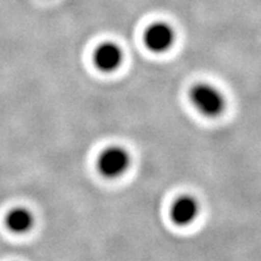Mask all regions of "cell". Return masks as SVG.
I'll return each instance as SVG.
<instances>
[{
    "label": "cell",
    "mask_w": 261,
    "mask_h": 261,
    "mask_svg": "<svg viewBox=\"0 0 261 261\" xmlns=\"http://www.w3.org/2000/svg\"><path fill=\"white\" fill-rule=\"evenodd\" d=\"M5 224L14 233H25L34 225V217L27 208L17 207L9 212L5 218Z\"/></svg>",
    "instance_id": "8992f818"
},
{
    "label": "cell",
    "mask_w": 261,
    "mask_h": 261,
    "mask_svg": "<svg viewBox=\"0 0 261 261\" xmlns=\"http://www.w3.org/2000/svg\"><path fill=\"white\" fill-rule=\"evenodd\" d=\"M200 212L198 202L192 196H180L173 202L171 218L177 225H189L197 218Z\"/></svg>",
    "instance_id": "5b68a950"
},
{
    "label": "cell",
    "mask_w": 261,
    "mask_h": 261,
    "mask_svg": "<svg viewBox=\"0 0 261 261\" xmlns=\"http://www.w3.org/2000/svg\"><path fill=\"white\" fill-rule=\"evenodd\" d=\"M129 154L121 146H110L98 159V171L106 178H117L129 167Z\"/></svg>",
    "instance_id": "7a4b0ae2"
},
{
    "label": "cell",
    "mask_w": 261,
    "mask_h": 261,
    "mask_svg": "<svg viewBox=\"0 0 261 261\" xmlns=\"http://www.w3.org/2000/svg\"><path fill=\"white\" fill-rule=\"evenodd\" d=\"M175 41V33L166 22H156L149 25L144 34V42L150 51L156 54L168 51Z\"/></svg>",
    "instance_id": "3957f363"
},
{
    "label": "cell",
    "mask_w": 261,
    "mask_h": 261,
    "mask_svg": "<svg viewBox=\"0 0 261 261\" xmlns=\"http://www.w3.org/2000/svg\"><path fill=\"white\" fill-rule=\"evenodd\" d=\"M190 99L198 112L205 116L215 117L225 109V98L210 84L195 85L190 91Z\"/></svg>",
    "instance_id": "6da1fadb"
},
{
    "label": "cell",
    "mask_w": 261,
    "mask_h": 261,
    "mask_svg": "<svg viewBox=\"0 0 261 261\" xmlns=\"http://www.w3.org/2000/svg\"><path fill=\"white\" fill-rule=\"evenodd\" d=\"M123 54L121 47L114 42H103L96 48L93 55V61L99 70L110 71L116 70L122 63Z\"/></svg>",
    "instance_id": "277c9868"
}]
</instances>
